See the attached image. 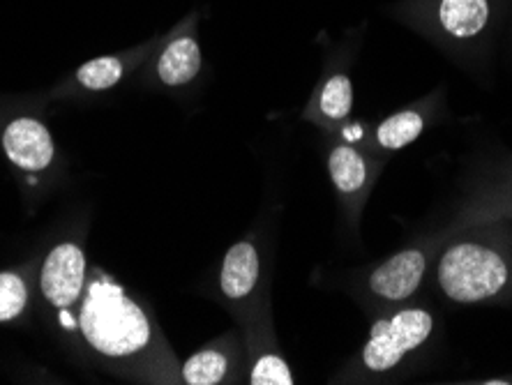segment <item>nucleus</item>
<instances>
[{
	"instance_id": "f03ea898",
	"label": "nucleus",
	"mask_w": 512,
	"mask_h": 385,
	"mask_svg": "<svg viewBox=\"0 0 512 385\" xmlns=\"http://www.w3.org/2000/svg\"><path fill=\"white\" fill-rule=\"evenodd\" d=\"M429 289L450 307L512 303V233L506 220L448 233L429 273Z\"/></svg>"
},
{
	"instance_id": "7ed1b4c3",
	"label": "nucleus",
	"mask_w": 512,
	"mask_h": 385,
	"mask_svg": "<svg viewBox=\"0 0 512 385\" xmlns=\"http://www.w3.org/2000/svg\"><path fill=\"white\" fill-rule=\"evenodd\" d=\"M443 321L425 300L372 316V330L333 383H395L420 372L439 346Z\"/></svg>"
},
{
	"instance_id": "4468645a",
	"label": "nucleus",
	"mask_w": 512,
	"mask_h": 385,
	"mask_svg": "<svg viewBox=\"0 0 512 385\" xmlns=\"http://www.w3.org/2000/svg\"><path fill=\"white\" fill-rule=\"evenodd\" d=\"M512 217V164L496 171L494 176L478 180L476 187L457 203L453 215L441 224L446 233L473 224H485Z\"/></svg>"
},
{
	"instance_id": "6e6552de",
	"label": "nucleus",
	"mask_w": 512,
	"mask_h": 385,
	"mask_svg": "<svg viewBox=\"0 0 512 385\" xmlns=\"http://www.w3.org/2000/svg\"><path fill=\"white\" fill-rule=\"evenodd\" d=\"M86 252L77 240H63L44 256L40 268V293L65 328L77 330V312L88 284Z\"/></svg>"
},
{
	"instance_id": "ddd939ff",
	"label": "nucleus",
	"mask_w": 512,
	"mask_h": 385,
	"mask_svg": "<svg viewBox=\"0 0 512 385\" xmlns=\"http://www.w3.org/2000/svg\"><path fill=\"white\" fill-rule=\"evenodd\" d=\"M162 35L150 37L148 42L139 47L118 51V54L100 56L86 60L84 65L77 67V72L70 79L60 83L54 90V97H70V95H100L107 90L116 88L120 81H125L132 72L146 65V60L153 56V51L160 44Z\"/></svg>"
},
{
	"instance_id": "f8f14e48",
	"label": "nucleus",
	"mask_w": 512,
	"mask_h": 385,
	"mask_svg": "<svg viewBox=\"0 0 512 385\" xmlns=\"http://www.w3.org/2000/svg\"><path fill=\"white\" fill-rule=\"evenodd\" d=\"M443 109H446V90L436 88L429 95L411 102L409 107L381 118L367 137L365 148L390 160L399 150L409 148L411 143L423 137L429 127L441 118Z\"/></svg>"
},
{
	"instance_id": "9b49d317",
	"label": "nucleus",
	"mask_w": 512,
	"mask_h": 385,
	"mask_svg": "<svg viewBox=\"0 0 512 385\" xmlns=\"http://www.w3.org/2000/svg\"><path fill=\"white\" fill-rule=\"evenodd\" d=\"M183 385H236L247 383V351L243 332L236 326L210 339L206 346L180 362Z\"/></svg>"
},
{
	"instance_id": "dca6fc26",
	"label": "nucleus",
	"mask_w": 512,
	"mask_h": 385,
	"mask_svg": "<svg viewBox=\"0 0 512 385\" xmlns=\"http://www.w3.org/2000/svg\"><path fill=\"white\" fill-rule=\"evenodd\" d=\"M3 150L12 166L28 176L49 171L56 162V141L49 127L35 116H19L7 123Z\"/></svg>"
},
{
	"instance_id": "423d86ee",
	"label": "nucleus",
	"mask_w": 512,
	"mask_h": 385,
	"mask_svg": "<svg viewBox=\"0 0 512 385\" xmlns=\"http://www.w3.org/2000/svg\"><path fill=\"white\" fill-rule=\"evenodd\" d=\"M386 164V157L372 153L365 146H356V143L342 139H333V143H330L326 153L328 178L333 183L342 215L353 231H358L360 217H363L376 180L381 178Z\"/></svg>"
},
{
	"instance_id": "1a4fd4ad",
	"label": "nucleus",
	"mask_w": 512,
	"mask_h": 385,
	"mask_svg": "<svg viewBox=\"0 0 512 385\" xmlns=\"http://www.w3.org/2000/svg\"><path fill=\"white\" fill-rule=\"evenodd\" d=\"M247 351V383L250 385H293L296 374L280 346L273 319V296L266 293L238 321Z\"/></svg>"
},
{
	"instance_id": "20e7f679",
	"label": "nucleus",
	"mask_w": 512,
	"mask_h": 385,
	"mask_svg": "<svg viewBox=\"0 0 512 385\" xmlns=\"http://www.w3.org/2000/svg\"><path fill=\"white\" fill-rule=\"evenodd\" d=\"M390 14L453 63L476 67L499 33L506 0H399L390 7Z\"/></svg>"
},
{
	"instance_id": "9d476101",
	"label": "nucleus",
	"mask_w": 512,
	"mask_h": 385,
	"mask_svg": "<svg viewBox=\"0 0 512 385\" xmlns=\"http://www.w3.org/2000/svg\"><path fill=\"white\" fill-rule=\"evenodd\" d=\"M203 51L199 42V14L192 12L162 35L153 56L146 60L143 74L157 88L178 90L199 79Z\"/></svg>"
},
{
	"instance_id": "0eeeda50",
	"label": "nucleus",
	"mask_w": 512,
	"mask_h": 385,
	"mask_svg": "<svg viewBox=\"0 0 512 385\" xmlns=\"http://www.w3.org/2000/svg\"><path fill=\"white\" fill-rule=\"evenodd\" d=\"M266 293H270V270L259 236L250 233L224 254L217 273V296L238 323Z\"/></svg>"
},
{
	"instance_id": "39448f33",
	"label": "nucleus",
	"mask_w": 512,
	"mask_h": 385,
	"mask_svg": "<svg viewBox=\"0 0 512 385\" xmlns=\"http://www.w3.org/2000/svg\"><path fill=\"white\" fill-rule=\"evenodd\" d=\"M446 236L443 226L425 231L386 259L363 268L351 279V296L370 316L416 300L429 282L432 263Z\"/></svg>"
},
{
	"instance_id": "a211bd4d",
	"label": "nucleus",
	"mask_w": 512,
	"mask_h": 385,
	"mask_svg": "<svg viewBox=\"0 0 512 385\" xmlns=\"http://www.w3.org/2000/svg\"><path fill=\"white\" fill-rule=\"evenodd\" d=\"M508 222V229H510V233H512V217H510V220H506Z\"/></svg>"
},
{
	"instance_id": "f3484780",
	"label": "nucleus",
	"mask_w": 512,
	"mask_h": 385,
	"mask_svg": "<svg viewBox=\"0 0 512 385\" xmlns=\"http://www.w3.org/2000/svg\"><path fill=\"white\" fill-rule=\"evenodd\" d=\"M28 282L17 270L0 273V323H12L28 309Z\"/></svg>"
},
{
	"instance_id": "f257e3e1",
	"label": "nucleus",
	"mask_w": 512,
	"mask_h": 385,
	"mask_svg": "<svg viewBox=\"0 0 512 385\" xmlns=\"http://www.w3.org/2000/svg\"><path fill=\"white\" fill-rule=\"evenodd\" d=\"M77 335L97 367L134 383H183L180 360L153 309L102 268H90Z\"/></svg>"
},
{
	"instance_id": "2eb2a0df",
	"label": "nucleus",
	"mask_w": 512,
	"mask_h": 385,
	"mask_svg": "<svg viewBox=\"0 0 512 385\" xmlns=\"http://www.w3.org/2000/svg\"><path fill=\"white\" fill-rule=\"evenodd\" d=\"M353 113V81L351 72L344 63L328 65L316 83L314 93L303 109V118L307 123L319 127V130L335 134L340 127L351 120Z\"/></svg>"
}]
</instances>
